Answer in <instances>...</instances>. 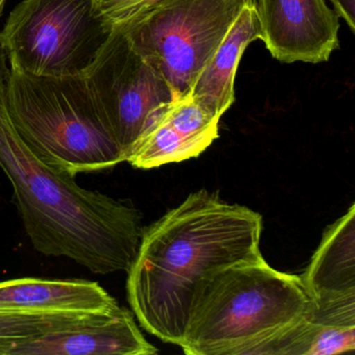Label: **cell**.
I'll return each mask as SVG.
<instances>
[{
	"label": "cell",
	"instance_id": "obj_15",
	"mask_svg": "<svg viewBox=\"0 0 355 355\" xmlns=\"http://www.w3.org/2000/svg\"><path fill=\"white\" fill-rule=\"evenodd\" d=\"M89 313H34L0 311V355L32 338L73 323Z\"/></svg>",
	"mask_w": 355,
	"mask_h": 355
},
{
	"label": "cell",
	"instance_id": "obj_17",
	"mask_svg": "<svg viewBox=\"0 0 355 355\" xmlns=\"http://www.w3.org/2000/svg\"><path fill=\"white\" fill-rule=\"evenodd\" d=\"M334 12L346 22L351 33H355V0H330Z\"/></svg>",
	"mask_w": 355,
	"mask_h": 355
},
{
	"label": "cell",
	"instance_id": "obj_11",
	"mask_svg": "<svg viewBox=\"0 0 355 355\" xmlns=\"http://www.w3.org/2000/svg\"><path fill=\"white\" fill-rule=\"evenodd\" d=\"M355 349V294L313 301L298 322L253 355H330Z\"/></svg>",
	"mask_w": 355,
	"mask_h": 355
},
{
	"label": "cell",
	"instance_id": "obj_2",
	"mask_svg": "<svg viewBox=\"0 0 355 355\" xmlns=\"http://www.w3.org/2000/svg\"><path fill=\"white\" fill-rule=\"evenodd\" d=\"M9 61L0 49V169L13 187L34 248L95 274L130 270L142 239L141 214L126 200L83 188L22 140L8 110Z\"/></svg>",
	"mask_w": 355,
	"mask_h": 355
},
{
	"label": "cell",
	"instance_id": "obj_1",
	"mask_svg": "<svg viewBox=\"0 0 355 355\" xmlns=\"http://www.w3.org/2000/svg\"><path fill=\"white\" fill-rule=\"evenodd\" d=\"M263 217L200 190L143 230L128 270V299L141 326L180 346L199 288L211 276L261 255Z\"/></svg>",
	"mask_w": 355,
	"mask_h": 355
},
{
	"label": "cell",
	"instance_id": "obj_8",
	"mask_svg": "<svg viewBox=\"0 0 355 355\" xmlns=\"http://www.w3.org/2000/svg\"><path fill=\"white\" fill-rule=\"evenodd\" d=\"M261 40L282 63L327 62L340 49V21L325 0H257Z\"/></svg>",
	"mask_w": 355,
	"mask_h": 355
},
{
	"label": "cell",
	"instance_id": "obj_16",
	"mask_svg": "<svg viewBox=\"0 0 355 355\" xmlns=\"http://www.w3.org/2000/svg\"><path fill=\"white\" fill-rule=\"evenodd\" d=\"M159 0H96L97 8L113 28L132 19Z\"/></svg>",
	"mask_w": 355,
	"mask_h": 355
},
{
	"label": "cell",
	"instance_id": "obj_13",
	"mask_svg": "<svg viewBox=\"0 0 355 355\" xmlns=\"http://www.w3.org/2000/svg\"><path fill=\"white\" fill-rule=\"evenodd\" d=\"M261 40L257 0H249L227 36L193 87L191 97L222 117L234 101V78L241 58L250 43Z\"/></svg>",
	"mask_w": 355,
	"mask_h": 355
},
{
	"label": "cell",
	"instance_id": "obj_10",
	"mask_svg": "<svg viewBox=\"0 0 355 355\" xmlns=\"http://www.w3.org/2000/svg\"><path fill=\"white\" fill-rule=\"evenodd\" d=\"M220 119L191 95L176 99L143 135L126 162L151 169L199 157L219 137Z\"/></svg>",
	"mask_w": 355,
	"mask_h": 355
},
{
	"label": "cell",
	"instance_id": "obj_9",
	"mask_svg": "<svg viewBox=\"0 0 355 355\" xmlns=\"http://www.w3.org/2000/svg\"><path fill=\"white\" fill-rule=\"evenodd\" d=\"M157 352L139 329L134 315L118 306L89 313L73 323L20 343L10 355H151Z\"/></svg>",
	"mask_w": 355,
	"mask_h": 355
},
{
	"label": "cell",
	"instance_id": "obj_3",
	"mask_svg": "<svg viewBox=\"0 0 355 355\" xmlns=\"http://www.w3.org/2000/svg\"><path fill=\"white\" fill-rule=\"evenodd\" d=\"M313 303L300 275L277 271L259 255L202 284L180 347L188 355H253Z\"/></svg>",
	"mask_w": 355,
	"mask_h": 355
},
{
	"label": "cell",
	"instance_id": "obj_14",
	"mask_svg": "<svg viewBox=\"0 0 355 355\" xmlns=\"http://www.w3.org/2000/svg\"><path fill=\"white\" fill-rule=\"evenodd\" d=\"M313 301L355 294V205L324 232L300 275Z\"/></svg>",
	"mask_w": 355,
	"mask_h": 355
},
{
	"label": "cell",
	"instance_id": "obj_4",
	"mask_svg": "<svg viewBox=\"0 0 355 355\" xmlns=\"http://www.w3.org/2000/svg\"><path fill=\"white\" fill-rule=\"evenodd\" d=\"M8 110L22 140L55 169L76 176L124 162L85 76H37L11 69Z\"/></svg>",
	"mask_w": 355,
	"mask_h": 355
},
{
	"label": "cell",
	"instance_id": "obj_6",
	"mask_svg": "<svg viewBox=\"0 0 355 355\" xmlns=\"http://www.w3.org/2000/svg\"><path fill=\"white\" fill-rule=\"evenodd\" d=\"M113 31L96 0H24L0 32V49L22 73L86 76Z\"/></svg>",
	"mask_w": 355,
	"mask_h": 355
},
{
	"label": "cell",
	"instance_id": "obj_12",
	"mask_svg": "<svg viewBox=\"0 0 355 355\" xmlns=\"http://www.w3.org/2000/svg\"><path fill=\"white\" fill-rule=\"evenodd\" d=\"M118 306L98 282L90 280L26 277L0 282V311L99 313Z\"/></svg>",
	"mask_w": 355,
	"mask_h": 355
},
{
	"label": "cell",
	"instance_id": "obj_7",
	"mask_svg": "<svg viewBox=\"0 0 355 355\" xmlns=\"http://www.w3.org/2000/svg\"><path fill=\"white\" fill-rule=\"evenodd\" d=\"M85 78L124 162L176 101L165 78L132 46L119 28H114Z\"/></svg>",
	"mask_w": 355,
	"mask_h": 355
},
{
	"label": "cell",
	"instance_id": "obj_18",
	"mask_svg": "<svg viewBox=\"0 0 355 355\" xmlns=\"http://www.w3.org/2000/svg\"><path fill=\"white\" fill-rule=\"evenodd\" d=\"M6 0H0V14L3 12V6H5Z\"/></svg>",
	"mask_w": 355,
	"mask_h": 355
},
{
	"label": "cell",
	"instance_id": "obj_5",
	"mask_svg": "<svg viewBox=\"0 0 355 355\" xmlns=\"http://www.w3.org/2000/svg\"><path fill=\"white\" fill-rule=\"evenodd\" d=\"M249 0H159L119 26L176 99L195 82Z\"/></svg>",
	"mask_w": 355,
	"mask_h": 355
}]
</instances>
